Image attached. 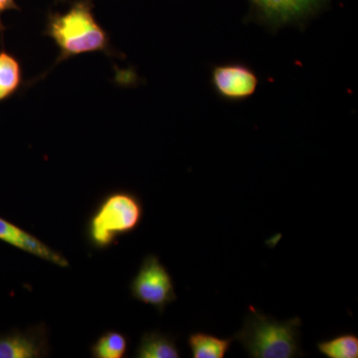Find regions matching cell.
Returning <instances> with one entry per match:
<instances>
[{
	"mask_svg": "<svg viewBox=\"0 0 358 358\" xmlns=\"http://www.w3.org/2000/svg\"><path fill=\"white\" fill-rule=\"evenodd\" d=\"M128 346V338L124 334L109 331L91 346V355L95 358H122L126 355Z\"/></svg>",
	"mask_w": 358,
	"mask_h": 358,
	"instance_id": "cell-12",
	"label": "cell"
},
{
	"mask_svg": "<svg viewBox=\"0 0 358 358\" xmlns=\"http://www.w3.org/2000/svg\"><path fill=\"white\" fill-rule=\"evenodd\" d=\"M243 329L233 341H239L253 358H293L301 357V320L299 317L279 320L250 308Z\"/></svg>",
	"mask_w": 358,
	"mask_h": 358,
	"instance_id": "cell-2",
	"label": "cell"
},
{
	"mask_svg": "<svg viewBox=\"0 0 358 358\" xmlns=\"http://www.w3.org/2000/svg\"><path fill=\"white\" fill-rule=\"evenodd\" d=\"M0 241L11 245L30 255L38 257L42 260L57 265L59 267L67 268L69 266L67 259L58 252L47 246L38 238L21 229L18 226L0 217Z\"/></svg>",
	"mask_w": 358,
	"mask_h": 358,
	"instance_id": "cell-8",
	"label": "cell"
},
{
	"mask_svg": "<svg viewBox=\"0 0 358 358\" xmlns=\"http://www.w3.org/2000/svg\"><path fill=\"white\" fill-rule=\"evenodd\" d=\"M20 6L16 4L15 0H0V33H3L4 25L2 23L1 15L6 11L20 10Z\"/></svg>",
	"mask_w": 358,
	"mask_h": 358,
	"instance_id": "cell-14",
	"label": "cell"
},
{
	"mask_svg": "<svg viewBox=\"0 0 358 358\" xmlns=\"http://www.w3.org/2000/svg\"><path fill=\"white\" fill-rule=\"evenodd\" d=\"M93 0H77L65 13H50L45 34L57 45V62L93 52L110 54L108 33L93 14Z\"/></svg>",
	"mask_w": 358,
	"mask_h": 358,
	"instance_id": "cell-1",
	"label": "cell"
},
{
	"mask_svg": "<svg viewBox=\"0 0 358 358\" xmlns=\"http://www.w3.org/2000/svg\"><path fill=\"white\" fill-rule=\"evenodd\" d=\"M250 18L268 28L303 25L320 13L329 0H249Z\"/></svg>",
	"mask_w": 358,
	"mask_h": 358,
	"instance_id": "cell-5",
	"label": "cell"
},
{
	"mask_svg": "<svg viewBox=\"0 0 358 358\" xmlns=\"http://www.w3.org/2000/svg\"><path fill=\"white\" fill-rule=\"evenodd\" d=\"M49 350L48 331L44 324L0 334V358L45 357Z\"/></svg>",
	"mask_w": 358,
	"mask_h": 358,
	"instance_id": "cell-7",
	"label": "cell"
},
{
	"mask_svg": "<svg viewBox=\"0 0 358 358\" xmlns=\"http://www.w3.org/2000/svg\"><path fill=\"white\" fill-rule=\"evenodd\" d=\"M211 81L216 93L228 101L246 100L254 95L259 84L256 73L241 63L215 66Z\"/></svg>",
	"mask_w": 358,
	"mask_h": 358,
	"instance_id": "cell-6",
	"label": "cell"
},
{
	"mask_svg": "<svg viewBox=\"0 0 358 358\" xmlns=\"http://www.w3.org/2000/svg\"><path fill=\"white\" fill-rule=\"evenodd\" d=\"M233 338H220L213 334L194 333L188 338L193 358H223L230 350Z\"/></svg>",
	"mask_w": 358,
	"mask_h": 358,
	"instance_id": "cell-10",
	"label": "cell"
},
{
	"mask_svg": "<svg viewBox=\"0 0 358 358\" xmlns=\"http://www.w3.org/2000/svg\"><path fill=\"white\" fill-rule=\"evenodd\" d=\"M129 288L134 300L157 308L160 313L176 300L173 278L155 255L143 259Z\"/></svg>",
	"mask_w": 358,
	"mask_h": 358,
	"instance_id": "cell-4",
	"label": "cell"
},
{
	"mask_svg": "<svg viewBox=\"0 0 358 358\" xmlns=\"http://www.w3.org/2000/svg\"><path fill=\"white\" fill-rule=\"evenodd\" d=\"M22 83L20 61L8 52L0 51V102L10 98Z\"/></svg>",
	"mask_w": 358,
	"mask_h": 358,
	"instance_id": "cell-11",
	"label": "cell"
},
{
	"mask_svg": "<svg viewBox=\"0 0 358 358\" xmlns=\"http://www.w3.org/2000/svg\"><path fill=\"white\" fill-rule=\"evenodd\" d=\"M136 357L178 358L180 352L173 338L159 331H150L141 336Z\"/></svg>",
	"mask_w": 358,
	"mask_h": 358,
	"instance_id": "cell-9",
	"label": "cell"
},
{
	"mask_svg": "<svg viewBox=\"0 0 358 358\" xmlns=\"http://www.w3.org/2000/svg\"><path fill=\"white\" fill-rule=\"evenodd\" d=\"M320 352L329 358H357L358 338L355 334H346L317 345Z\"/></svg>",
	"mask_w": 358,
	"mask_h": 358,
	"instance_id": "cell-13",
	"label": "cell"
},
{
	"mask_svg": "<svg viewBox=\"0 0 358 358\" xmlns=\"http://www.w3.org/2000/svg\"><path fill=\"white\" fill-rule=\"evenodd\" d=\"M143 216V202L129 192H115L103 197L86 228L88 243L95 250L110 248L117 238L134 232Z\"/></svg>",
	"mask_w": 358,
	"mask_h": 358,
	"instance_id": "cell-3",
	"label": "cell"
}]
</instances>
